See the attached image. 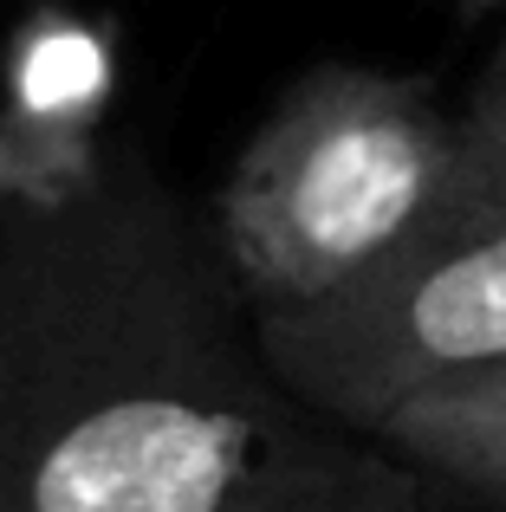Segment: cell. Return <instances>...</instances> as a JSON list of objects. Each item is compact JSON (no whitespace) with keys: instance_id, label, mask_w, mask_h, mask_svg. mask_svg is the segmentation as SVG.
Listing matches in <instances>:
<instances>
[{"instance_id":"obj_5","label":"cell","mask_w":506,"mask_h":512,"mask_svg":"<svg viewBox=\"0 0 506 512\" xmlns=\"http://www.w3.org/2000/svg\"><path fill=\"white\" fill-rule=\"evenodd\" d=\"M370 441L390 448L422 487L435 480L468 493L474 506L506 512V363L396 402Z\"/></svg>"},{"instance_id":"obj_2","label":"cell","mask_w":506,"mask_h":512,"mask_svg":"<svg viewBox=\"0 0 506 512\" xmlns=\"http://www.w3.org/2000/svg\"><path fill=\"white\" fill-rule=\"evenodd\" d=\"M461 182L468 150L429 78L325 59L273 98L208 221L260 318L351 286L429 227Z\"/></svg>"},{"instance_id":"obj_4","label":"cell","mask_w":506,"mask_h":512,"mask_svg":"<svg viewBox=\"0 0 506 512\" xmlns=\"http://www.w3.org/2000/svg\"><path fill=\"white\" fill-rule=\"evenodd\" d=\"M111 52L91 26L39 20L13 65V124L0 137V201L59 195L98 163Z\"/></svg>"},{"instance_id":"obj_6","label":"cell","mask_w":506,"mask_h":512,"mask_svg":"<svg viewBox=\"0 0 506 512\" xmlns=\"http://www.w3.org/2000/svg\"><path fill=\"white\" fill-rule=\"evenodd\" d=\"M221 512H422V480L370 435L312 422Z\"/></svg>"},{"instance_id":"obj_3","label":"cell","mask_w":506,"mask_h":512,"mask_svg":"<svg viewBox=\"0 0 506 512\" xmlns=\"http://www.w3.org/2000/svg\"><path fill=\"white\" fill-rule=\"evenodd\" d=\"M286 396L370 435L396 402L506 363V188L468 169L429 227L351 286L253 318Z\"/></svg>"},{"instance_id":"obj_7","label":"cell","mask_w":506,"mask_h":512,"mask_svg":"<svg viewBox=\"0 0 506 512\" xmlns=\"http://www.w3.org/2000/svg\"><path fill=\"white\" fill-rule=\"evenodd\" d=\"M455 130H461V150H468V169L481 182L506 188V33L481 59L468 98L455 104Z\"/></svg>"},{"instance_id":"obj_1","label":"cell","mask_w":506,"mask_h":512,"mask_svg":"<svg viewBox=\"0 0 506 512\" xmlns=\"http://www.w3.org/2000/svg\"><path fill=\"white\" fill-rule=\"evenodd\" d=\"M312 422L208 208L137 143L0 201V512H221Z\"/></svg>"}]
</instances>
